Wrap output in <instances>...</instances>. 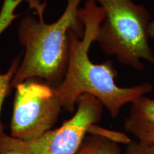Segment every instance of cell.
I'll list each match as a JSON object with an SVG mask.
<instances>
[{
	"label": "cell",
	"instance_id": "obj_2",
	"mask_svg": "<svg viewBox=\"0 0 154 154\" xmlns=\"http://www.w3.org/2000/svg\"><path fill=\"white\" fill-rule=\"evenodd\" d=\"M83 0H66L64 11L54 22L47 24L44 13L38 18L26 15L17 27V37L24 48V54L13 78L12 88L24 81L38 78L54 88L64 78L69 54V32L84 29L79 17Z\"/></svg>",
	"mask_w": 154,
	"mask_h": 154
},
{
	"label": "cell",
	"instance_id": "obj_13",
	"mask_svg": "<svg viewBox=\"0 0 154 154\" xmlns=\"http://www.w3.org/2000/svg\"><path fill=\"white\" fill-rule=\"evenodd\" d=\"M149 35L150 38H152V39H154V19L151 21V25H150Z\"/></svg>",
	"mask_w": 154,
	"mask_h": 154
},
{
	"label": "cell",
	"instance_id": "obj_10",
	"mask_svg": "<svg viewBox=\"0 0 154 154\" xmlns=\"http://www.w3.org/2000/svg\"><path fill=\"white\" fill-rule=\"evenodd\" d=\"M124 154H154V143L151 145H143L137 140H131L126 145Z\"/></svg>",
	"mask_w": 154,
	"mask_h": 154
},
{
	"label": "cell",
	"instance_id": "obj_8",
	"mask_svg": "<svg viewBox=\"0 0 154 154\" xmlns=\"http://www.w3.org/2000/svg\"><path fill=\"white\" fill-rule=\"evenodd\" d=\"M88 134L76 154H121L118 143L99 135Z\"/></svg>",
	"mask_w": 154,
	"mask_h": 154
},
{
	"label": "cell",
	"instance_id": "obj_6",
	"mask_svg": "<svg viewBox=\"0 0 154 154\" xmlns=\"http://www.w3.org/2000/svg\"><path fill=\"white\" fill-rule=\"evenodd\" d=\"M124 128L143 145L154 143V99L143 96L131 103Z\"/></svg>",
	"mask_w": 154,
	"mask_h": 154
},
{
	"label": "cell",
	"instance_id": "obj_3",
	"mask_svg": "<svg viewBox=\"0 0 154 154\" xmlns=\"http://www.w3.org/2000/svg\"><path fill=\"white\" fill-rule=\"evenodd\" d=\"M93 1L104 14L94 40L103 52L138 71L145 69L142 60L154 65V52L149 43L152 20L145 6L132 0Z\"/></svg>",
	"mask_w": 154,
	"mask_h": 154
},
{
	"label": "cell",
	"instance_id": "obj_5",
	"mask_svg": "<svg viewBox=\"0 0 154 154\" xmlns=\"http://www.w3.org/2000/svg\"><path fill=\"white\" fill-rule=\"evenodd\" d=\"M103 108L96 97L83 94L77 100L74 116L60 127L32 140L7 135L0 144V151L5 148H15L29 154H76L90 127L101 121Z\"/></svg>",
	"mask_w": 154,
	"mask_h": 154
},
{
	"label": "cell",
	"instance_id": "obj_9",
	"mask_svg": "<svg viewBox=\"0 0 154 154\" xmlns=\"http://www.w3.org/2000/svg\"><path fill=\"white\" fill-rule=\"evenodd\" d=\"M88 134L99 135L116 143H121L128 145L131 141V140L123 133L106 129L98 126L97 124L92 125L88 131Z\"/></svg>",
	"mask_w": 154,
	"mask_h": 154
},
{
	"label": "cell",
	"instance_id": "obj_12",
	"mask_svg": "<svg viewBox=\"0 0 154 154\" xmlns=\"http://www.w3.org/2000/svg\"><path fill=\"white\" fill-rule=\"evenodd\" d=\"M0 154H29L22 150L15 148H5L0 151Z\"/></svg>",
	"mask_w": 154,
	"mask_h": 154
},
{
	"label": "cell",
	"instance_id": "obj_7",
	"mask_svg": "<svg viewBox=\"0 0 154 154\" xmlns=\"http://www.w3.org/2000/svg\"><path fill=\"white\" fill-rule=\"evenodd\" d=\"M23 1L24 0H4L0 10V35L18 17L19 14L15 13V10ZM20 62L21 57L19 56L12 61L7 72L4 74H0V116L4 101L12 88L11 83ZM7 135L4 129L0 117V144Z\"/></svg>",
	"mask_w": 154,
	"mask_h": 154
},
{
	"label": "cell",
	"instance_id": "obj_1",
	"mask_svg": "<svg viewBox=\"0 0 154 154\" xmlns=\"http://www.w3.org/2000/svg\"><path fill=\"white\" fill-rule=\"evenodd\" d=\"M79 17L84 29H72L69 32L67 70L62 82L55 88L56 94L62 109L66 112H75L79 97L89 94L99 100L115 119L124 105L132 103L151 92L153 86L149 82L131 87L117 85L118 71L112 61L95 63L88 56L96 32L104 17L103 9L93 0H86L79 10Z\"/></svg>",
	"mask_w": 154,
	"mask_h": 154
},
{
	"label": "cell",
	"instance_id": "obj_4",
	"mask_svg": "<svg viewBox=\"0 0 154 154\" xmlns=\"http://www.w3.org/2000/svg\"><path fill=\"white\" fill-rule=\"evenodd\" d=\"M15 88L11 137L32 140L51 130L62 109L55 88L41 79L32 78Z\"/></svg>",
	"mask_w": 154,
	"mask_h": 154
},
{
	"label": "cell",
	"instance_id": "obj_11",
	"mask_svg": "<svg viewBox=\"0 0 154 154\" xmlns=\"http://www.w3.org/2000/svg\"><path fill=\"white\" fill-rule=\"evenodd\" d=\"M26 1L29 3L30 8L33 9L36 13L45 10V3H41L38 0H26Z\"/></svg>",
	"mask_w": 154,
	"mask_h": 154
}]
</instances>
